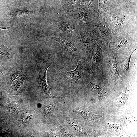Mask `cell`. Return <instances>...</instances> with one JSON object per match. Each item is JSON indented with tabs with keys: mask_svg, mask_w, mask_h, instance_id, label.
Wrapping results in <instances>:
<instances>
[{
	"mask_svg": "<svg viewBox=\"0 0 137 137\" xmlns=\"http://www.w3.org/2000/svg\"><path fill=\"white\" fill-rule=\"evenodd\" d=\"M0 55L9 58L11 56L10 50L9 49L2 45L0 47Z\"/></svg>",
	"mask_w": 137,
	"mask_h": 137,
	"instance_id": "18",
	"label": "cell"
},
{
	"mask_svg": "<svg viewBox=\"0 0 137 137\" xmlns=\"http://www.w3.org/2000/svg\"><path fill=\"white\" fill-rule=\"evenodd\" d=\"M56 126L64 136L69 137H75L74 135L68 132L60 124L56 125Z\"/></svg>",
	"mask_w": 137,
	"mask_h": 137,
	"instance_id": "19",
	"label": "cell"
},
{
	"mask_svg": "<svg viewBox=\"0 0 137 137\" xmlns=\"http://www.w3.org/2000/svg\"><path fill=\"white\" fill-rule=\"evenodd\" d=\"M113 36L124 32L137 33V11L118 8L115 4L105 15Z\"/></svg>",
	"mask_w": 137,
	"mask_h": 137,
	"instance_id": "1",
	"label": "cell"
},
{
	"mask_svg": "<svg viewBox=\"0 0 137 137\" xmlns=\"http://www.w3.org/2000/svg\"><path fill=\"white\" fill-rule=\"evenodd\" d=\"M81 4H84L87 7L95 21L98 8L96 0H79L77 6Z\"/></svg>",
	"mask_w": 137,
	"mask_h": 137,
	"instance_id": "14",
	"label": "cell"
},
{
	"mask_svg": "<svg viewBox=\"0 0 137 137\" xmlns=\"http://www.w3.org/2000/svg\"><path fill=\"white\" fill-rule=\"evenodd\" d=\"M73 11V17L80 31L88 33L91 27L95 23L88 8L80 5Z\"/></svg>",
	"mask_w": 137,
	"mask_h": 137,
	"instance_id": "8",
	"label": "cell"
},
{
	"mask_svg": "<svg viewBox=\"0 0 137 137\" xmlns=\"http://www.w3.org/2000/svg\"><path fill=\"white\" fill-rule=\"evenodd\" d=\"M45 109V114L46 116L52 115L58 109L57 104L54 102H50Z\"/></svg>",
	"mask_w": 137,
	"mask_h": 137,
	"instance_id": "15",
	"label": "cell"
},
{
	"mask_svg": "<svg viewBox=\"0 0 137 137\" xmlns=\"http://www.w3.org/2000/svg\"><path fill=\"white\" fill-rule=\"evenodd\" d=\"M29 13V11L26 10H21L11 12L9 14L13 16H23L27 15Z\"/></svg>",
	"mask_w": 137,
	"mask_h": 137,
	"instance_id": "20",
	"label": "cell"
},
{
	"mask_svg": "<svg viewBox=\"0 0 137 137\" xmlns=\"http://www.w3.org/2000/svg\"><path fill=\"white\" fill-rule=\"evenodd\" d=\"M66 121L68 125L76 131H80L82 129L80 125L77 122L73 120H66Z\"/></svg>",
	"mask_w": 137,
	"mask_h": 137,
	"instance_id": "16",
	"label": "cell"
},
{
	"mask_svg": "<svg viewBox=\"0 0 137 137\" xmlns=\"http://www.w3.org/2000/svg\"><path fill=\"white\" fill-rule=\"evenodd\" d=\"M58 24L59 29L62 32V35L69 38L74 39L78 33L81 31L78 24H75L73 21L62 19L58 21Z\"/></svg>",
	"mask_w": 137,
	"mask_h": 137,
	"instance_id": "10",
	"label": "cell"
},
{
	"mask_svg": "<svg viewBox=\"0 0 137 137\" xmlns=\"http://www.w3.org/2000/svg\"><path fill=\"white\" fill-rule=\"evenodd\" d=\"M98 11L95 20L96 23L101 22L106 12L114 6L115 0H99Z\"/></svg>",
	"mask_w": 137,
	"mask_h": 137,
	"instance_id": "12",
	"label": "cell"
},
{
	"mask_svg": "<svg viewBox=\"0 0 137 137\" xmlns=\"http://www.w3.org/2000/svg\"><path fill=\"white\" fill-rule=\"evenodd\" d=\"M73 39L76 43L82 47L85 52L86 56L92 58L93 41L89 37L88 33L80 31Z\"/></svg>",
	"mask_w": 137,
	"mask_h": 137,
	"instance_id": "11",
	"label": "cell"
},
{
	"mask_svg": "<svg viewBox=\"0 0 137 137\" xmlns=\"http://www.w3.org/2000/svg\"><path fill=\"white\" fill-rule=\"evenodd\" d=\"M102 48L100 62L97 73L105 79L111 81L114 86H121L124 82L117 68V52L110 50L109 47Z\"/></svg>",
	"mask_w": 137,
	"mask_h": 137,
	"instance_id": "2",
	"label": "cell"
},
{
	"mask_svg": "<svg viewBox=\"0 0 137 137\" xmlns=\"http://www.w3.org/2000/svg\"></svg>",
	"mask_w": 137,
	"mask_h": 137,
	"instance_id": "28",
	"label": "cell"
},
{
	"mask_svg": "<svg viewBox=\"0 0 137 137\" xmlns=\"http://www.w3.org/2000/svg\"><path fill=\"white\" fill-rule=\"evenodd\" d=\"M108 47L114 52H117L122 48L137 49V33L125 32L119 36H113L110 40Z\"/></svg>",
	"mask_w": 137,
	"mask_h": 137,
	"instance_id": "7",
	"label": "cell"
},
{
	"mask_svg": "<svg viewBox=\"0 0 137 137\" xmlns=\"http://www.w3.org/2000/svg\"><path fill=\"white\" fill-rule=\"evenodd\" d=\"M12 27H3L0 26V30L3 29H9L10 28Z\"/></svg>",
	"mask_w": 137,
	"mask_h": 137,
	"instance_id": "25",
	"label": "cell"
},
{
	"mask_svg": "<svg viewBox=\"0 0 137 137\" xmlns=\"http://www.w3.org/2000/svg\"><path fill=\"white\" fill-rule=\"evenodd\" d=\"M102 50L101 47L95 41H93L92 52L91 73H97L98 68L101 59Z\"/></svg>",
	"mask_w": 137,
	"mask_h": 137,
	"instance_id": "13",
	"label": "cell"
},
{
	"mask_svg": "<svg viewBox=\"0 0 137 137\" xmlns=\"http://www.w3.org/2000/svg\"><path fill=\"white\" fill-rule=\"evenodd\" d=\"M92 59L86 56L77 61L76 68L73 70L62 74V77L69 80L72 85L84 83L89 79L92 73Z\"/></svg>",
	"mask_w": 137,
	"mask_h": 137,
	"instance_id": "3",
	"label": "cell"
},
{
	"mask_svg": "<svg viewBox=\"0 0 137 137\" xmlns=\"http://www.w3.org/2000/svg\"><path fill=\"white\" fill-rule=\"evenodd\" d=\"M2 75H3L2 73V72H0V81L1 79Z\"/></svg>",
	"mask_w": 137,
	"mask_h": 137,
	"instance_id": "26",
	"label": "cell"
},
{
	"mask_svg": "<svg viewBox=\"0 0 137 137\" xmlns=\"http://www.w3.org/2000/svg\"><path fill=\"white\" fill-rule=\"evenodd\" d=\"M23 116L22 120L24 122L29 121L31 118V116H32L31 115L28 114H25Z\"/></svg>",
	"mask_w": 137,
	"mask_h": 137,
	"instance_id": "24",
	"label": "cell"
},
{
	"mask_svg": "<svg viewBox=\"0 0 137 137\" xmlns=\"http://www.w3.org/2000/svg\"><path fill=\"white\" fill-rule=\"evenodd\" d=\"M22 75L20 71H14L11 75L10 81V83H11L12 81L15 80L21 77Z\"/></svg>",
	"mask_w": 137,
	"mask_h": 137,
	"instance_id": "21",
	"label": "cell"
},
{
	"mask_svg": "<svg viewBox=\"0 0 137 137\" xmlns=\"http://www.w3.org/2000/svg\"><path fill=\"white\" fill-rule=\"evenodd\" d=\"M24 80V78L23 77L15 80L12 85V89L14 90L18 89L23 85Z\"/></svg>",
	"mask_w": 137,
	"mask_h": 137,
	"instance_id": "17",
	"label": "cell"
},
{
	"mask_svg": "<svg viewBox=\"0 0 137 137\" xmlns=\"http://www.w3.org/2000/svg\"><path fill=\"white\" fill-rule=\"evenodd\" d=\"M137 49L122 48L117 51V68L120 75L124 80L131 78L130 64L132 55Z\"/></svg>",
	"mask_w": 137,
	"mask_h": 137,
	"instance_id": "6",
	"label": "cell"
},
{
	"mask_svg": "<svg viewBox=\"0 0 137 137\" xmlns=\"http://www.w3.org/2000/svg\"><path fill=\"white\" fill-rule=\"evenodd\" d=\"M61 0H58V1L59 2H60Z\"/></svg>",
	"mask_w": 137,
	"mask_h": 137,
	"instance_id": "27",
	"label": "cell"
},
{
	"mask_svg": "<svg viewBox=\"0 0 137 137\" xmlns=\"http://www.w3.org/2000/svg\"><path fill=\"white\" fill-rule=\"evenodd\" d=\"M50 38L60 44L64 54L72 59L77 61L86 57L82 47L77 44H73L68 37L60 34L54 35Z\"/></svg>",
	"mask_w": 137,
	"mask_h": 137,
	"instance_id": "5",
	"label": "cell"
},
{
	"mask_svg": "<svg viewBox=\"0 0 137 137\" xmlns=\"http://www.w3.org/2000/svg\"><path fill=\"white\" fill-rule=\"evenodd\" d=\"M77 1L78 0H68L67 10L68 12H71L73 11Z\"/></svg>",
	"mask_w": 137,
	"mask_h": 137,
	"instance_id": "22",
	"label": "cell"
},
{
	"mask_svg": "<svg viewBox=\"0 0 137 137\" xmlns=\"http://www.w3.org/2000/svg\"><path fill=\"white\" fill-rule=\"evenodd\" d=\"M51 64L45 63L38 66L37 69L39 73L38 82L42 93L46 98H61L53 95L50 92V88L46 80V74L47 69Z\"/></svg>",
	"mask_w": 137,
	"mask_h": 137,
	"instance_id": "9",
	"label": "cell"
},
{
	"mask_svg": "<svg viewBox=\"0 0 137 137\" xmlns=\"http://www.w3.org/2000/svg\"><path fill=\"white\" fill-rule=\"evenodd\" d=\"M71 111L79 114L85 118H88L89 117V113L87 111L83 109H80Z\"/></svg>",
	"mask_w": 137,
	"mask_h": 137,
	"instance_id": "23",
	"label": "cell"
},
{
	"mask_svg": "<svg viewBox=\"0 0 137 137\" xmlns=\"http://www.w3.org/2000/svg\"><path fill=\"white\" fill-rule=\"evenodd\" d=\"M90 38L95 41L101 48L108 47L113 35L109 25L105 17L99 23H95L88 32Z\"/></svg>",
	"mask_w": 137,
	"mask_h": 137,
	"instance_id": "4",
	"label": "cell"
}]
</instances>
